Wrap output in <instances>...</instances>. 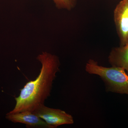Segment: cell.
<instances>
[{
	"instance_id": "cell-3",
	"label": "cell",
	"mask_w": 128,
	"mask_h": 128,
	"mask_svg": "<svg viewBox=\"0 0 128 128\" xmlns=\"http://www.w3.org/2000/svg\"><path fill=\"white\" fill-rule=\"evenodd\" d=\"M42 119L52 128L64 124H73L74 122L71 114L59 109L48 107L44 104L40 105L32 112Z\"/></svg>"
},
{
	"instance_id": "cell-2",
	"label": "cell",
	"mask_w": 128,
	"mask_h": 128,
	"mask_svg": "<svg viewBox=\"0 0 128 128\" xmlns=\"http://www.w3.org/2000/svg\"><path fill=\"white\" fill-rule=\"evenodd\" d=\"M86 72L98 76L105 84L106 90L128 95V75L123 68L101 66L94 60L90 59L85 67Z\"/></svg>"
},
{
	"instance_id": "cell-6",
	"label": "cell",
	"mask_w": 128,
	"mask_h": 128,
	"mask_svg": "<svg viewBox=\"0 0 128 128\" xmlns=\"http://www.w3.org/2000/svg\"><path fill=\"white\" fill-rule=\"evenodd\" d=\"M108 61L112 66L123 68L128 75V44L113 48L109 54Z\"/></svg>"
},
{
	"instance_id": "cell-1",
	"label": "cell",
	"mask_w": 128,
	"mask_h": 128,
	"mask_svg": "<svg viewBox=\"0 0 128 128\" xmlns=\"http://www.w3.org/2000/svg\"><path fill=\"white\" fill-rule=\"evenodd\" d=\"M37 59L42 65L39 75L20 89L19 96L15 98V107L7 114L26 111L32 112L40 105L44 104L50 96L53 82L60 70L59 59L57 56L47 52H43Z\"/></svg>"
},
{
	"instance_id": "cell-4",
	"label": "cell",
	"mask_w": 128,
	"mask_h": 128,
	"mask_svg": "<svg viewBox=\"0 0 128 128\" xmlns=\"http://www.w3.org/2000/svg\"><path fill=\"white\" fill-rule=\"evenodd\" d=\"M114 18L120 46L128 44V0H122L114 9Z\"/></svg>"
},
{
	"instance_id": "cell-7",
	"label": "cell",
	"mask_w": 128,
	"mask_h": 128,
	"mask_svg": "<svg viewBox=\"0 0 128 128\" xmlns=\"http://www.w3.org/2000/svg\"><path fill=\"white\" fill-rule=\"evenodd\" d=\"M56 7L59 9H66L70 10L75 6L76 0H52Z\"/></svg>"
},
{
	"instance_id": "cell-5",
	"label": "cell",
	"mask_w": 128,
	"mask_h": 128,
	"mask_svg": "<svg viewBox=\"0 0 128 128\" xmlns=\"http://www.w3.org/2000/svg\"><path fill=\"white\" fill-rule=\"evenodd\" d=\"M6 118L13 123L24 124L28 128H52L32 112L26 111L12 114H7Z\"/></svg>"
}]
</instances>
